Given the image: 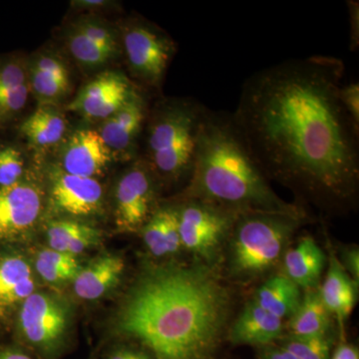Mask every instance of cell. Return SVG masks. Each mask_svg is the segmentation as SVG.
Listing matches in <instances>:
<instances>
[{
    "label": "cell",
    "instance_id": "6da1fadb",
    "mask_svg": "<svg viewBox=\"0 0 359 359\" xmlns=\"http://www.w3.org/2000/svg\"><path fill=\"white\" fill-rule=\"evenodd\" d=\"M346 66L316 55L283 61L245 80L231 114L266 178L330 208L358 195L359 127L340 103Z\"/></svg>",
    "mask_w": 359,
    "mask_h": 359
},
{
    "label": "cell",
    "instance_id": "7a4b0ae2",
    "mask_svg": "<svg viewBox=\"0 0 359 359\" xmlns=\"http://www.w3.org/2000/svg\"><path fill=\"white\" fill-rule=\"evenodd\" d=\"M230 306L212 264H148L123 297L112 332L155 359H216Z\"/></svg>",
    "mask_w": 359,
    "mask_h": 359
},
{
    "label": "cell",
    "instance_id": "3957f363",
    "mask_svg": "<svg viewBox=\"0 0 359 359\" xmlns=\"http://www.w3.org/2000/svg\"><path fill=\"white\" fill-rule=\"evenodd\" d=\"M204 201L244 214L262 212L306 217L299 205L280 199L252 157L231 113L205 108L192 174L182 200Z\"/></svg>",
    "mask_w": 359,
    "mask_h": 359
},
{
    "label": "cell",
    "instance_id": "277c9868",
    "mask_svg": "<svg viewBox=\"0 0 359 359\" xmlns=\"http://www.w3.org/2000/svg\"><path fill=\"white\" fill-rule=\"evenodd\" d=\"M205 108L188 97H162L151 106L143 133V154L139 156L161 185L188 183Z\"/></svg>",
    "mask_w": 359,
    "mask_h": 359
},
{
    "label": "cell",
    "instance_id": "5b68a950",
    "mask_svg": "<svg viewBox=\"0 0 359 359\" xmlns=\"http://www.w3.org/2000/svg\"><path fill=\"white\" fill-rule=\"evenodd\" d=\"M306 217L244 212L230 233L229 268L236 278H254L275 266Z\"/></svg>",
    "mask_w": 359,
    "mask_h": 359
},
{
    "label": "cell",
    "instance_id": "8992f818",
    "mask_svg": "<svg viewBox=\"0 0 359 359\" xmlns=\"http://www.w3.org/2000/svg\"><path fill=\"white\" fill-rule=\"evenodd\" d=\"M13 323L16 344L35 359H60L69 347L74 308L62 295L36 290L21 304Z\"/></svg>",
    "mask_w": 359,
    "mask_h": 359
},
{
    "label": "cell",
    "instance_id": "52a82bcc",
    "mask_svg": "<svg viewBox=\"0 0 359 359\" xmlns=\"http://www.w3.org/2000/svg\"><path fill=\"white\" fill-rule=\"evenodd\" d=\"M118 27L122 58L137 86L159 91L176 54V42L159 26L140 16L123 20Z\"/></svg>",
    "mask_w": 359,
    "mask_h": 359
},
{
    "label": "cell",
    "instance_id": "ba28073f",
    "mask_svg": "<svg viewBox=\"0 0 359 359\" xmlns=\"http://www.w3.org/2000/svg\"><path fill=\"white\" fill-rule=\"evenodd\" d=\"M62 44L66 57L92 76L122 58L119 27L100 14H78L63 28Z\"/></svg>",
    "mask_w": 359,
    "mask_h": 359
},
{
    "label": "cell",
    "instance_id": "9c48e42d",
    "mask_svg": "<svg viewBox=\"0 0 359 359\" xmlns=\"http://www.w3.org/2000/svg\"><path fill=\"white\" fill-rule=\"evenodd\" d=\"M46 210L42 170L30 168L20 183L0 188V249L14 247L29 237Z\"/></svg>",
    "mask_w": 359,
    "mask_h": 359
},
{
    "label": "cell",
    "instance_id": "30bf717a",
    "mask_svg": "<svg viewBox=\"0 0 359 359\" xmlns=\"http://www.w3.org/2000/svg\"><path fill=\"white\" fill-rule=\"evenodd\" d=\"M161 185L153 170L139 156L116 180L113 214L116 228L122 233L141 231L158 209Z\"/></svg>",
    "mask_w": 359,
    "mask_h": 359
},
{
    "label": "cell",
    "instance_id": "8fae6325",
    "mask_svg": "<svg viewBox=\"0 0 359 359\" xmlns=\"http://www.w3.org/2000/svg\"><path fill=\"white\" fill-rule=\"evenodd\" d=\"M176 204L182 245L212 264L241 214L200 200L184 199Z\"/></svg>",
    "mask_w": 359,
    "mask_h": 359
},
{
    "label": "cell",
    "instance_id": "7c38bea8",
    "mask_svg": "<svg viewBox=\"0 0 359 359\" xmlns=\"http://www.w3.org/2000/svg\"><path fill=\"white\" fill-rule=\"evenodd\" d=\"M42 173L46 190L47 212L52 218L85 219L102 215L104 187L99 179L71 175L53 162L44 163Z\"/></svg>",
    "mask_w": 359,
    "mask_h": 359
},
{
    "label": "cell",
    "instance_id": "4fadbf2b",
    "mask_svg": "<svg viewBox=\"0 0 359 359\" xmlns=\"http://www.w3.org/2000/svg\"><path fill=\"white\" fill-rule=\"evenodd\" d=\"M137 87L122 71H102L79 89L66 110L98 125L123 107Z\"/></svg>",
    "mask_w": 359,
    "mask_h": 359
},
{
    "label": "cell",
    "instance_id": "5bb4252c",
    "mask_svg": "<svg viewBox=\"0 0 359 359\" xmlns=\"http://www.w3.org/2000/svg\"><path fill=\"white\" fill-rule=\"evenodd\" d=\"M145 92L137 87L123 107L97 125L96 131L116 161L131 162L139 157V143L151 107Z\"/></svg>",
    "mask_w": 359,
    "mask_h": 359
},
{
    "label": "cell",
    "instance_id": "9a60e30c",
    "mask_svg": "<svg viewBox=\"0 0 359 359\" xmlns=\"http://www.w3.org/2000/svg\"><path fill=\"white\" fill-rule=\"evenodd\" d=\"M27 72L32 96L37 105L62 104L72 94V73L65 52L43 46L27 55Z\"/></svg>",
    "mask_w": 359,
    "mask_h": 359
},
{
    "label": "cell",
    "instance_id": "2e32d148",
    "mask_svg": "<svg viewBox=\"0 0 359 359\" xmlns=\"http://www.w3.org/2000/svg\"><path fill=\"white\" fill-rule=\"evenodd\" d=\"M55 151L56 166L66 173L86 178L104 176L115 161L100 135L90 127L70 131Z\"/></svg>",
    "mask_w": 359,
    "mask_h": 359
},
{
    "label": "cell",
    "instance_id": "e0dca14e",
    "mask_svg": "<svg viewBox=\"0 0 359 359\" xmlns=\"http://www.w3.org/2000/svg\"><path fill=\"white\" fill-rule=\"evenodd\" d=\"M36 287L29 259L14 247L0 249V325L13 323L18 309Z\"/></svg>",
    "mask_w": 359,
    "mask_h": 359
},
{
    "label": "cell",
    "instance_id": "ac0fdd59",
    "mask_svg": "<svg viewBox=\"0 0 359 359\" xmlns=\"http://www.w3.org/2000/svg\"><path fill=\"white\" fill-rule=\"evenodd\" d=\"M30 96L27 55L0 56V127L14 121L23 112Z\"/></svg>",
    "mask_w": 359,
    "mask_h": 359
},
{
    "label": "cell",
    "instance_id": "d6986e66",
    "mask_svg": "<svg viewBox=\"0 0 359 359\" xmlns=\"http://www.w3.org/2000/svg\"><path fill=\"white\" fill-rule=\"evenodd\" d=\"M60 106L37 105L23 120L20 133L39 154L57 149L69 133V123Z\"/></svg>",
    "mask_w": 359,
    "mask_h": 359
},
{
    "label": "cell",
    "instance_id": "ffe728a7",
    "mask_svg": "<svg viewBox=\"0 0 359 359\" xmlns=\"http://www.w3.org/2000/svg\"><path fill=\"white\" fill-rule=\"evenodd\" d=\"M125 261L118 255L104 254L97 257L73 280V290L83 301H97L111 292L121 280Z\"/></svg>",
    "mask_w": 359,
    "mask_h": 359
},
{
    "label": "cell",
    "instance_id": "44dd1931",
    "mask_svg": "<svg viewBox=\"0 0 359 359\" xmlns=\"http://www.w3.org/2000/svg\"><path fill=\"white\" fill-rule=\"evenodd\" d=\"M283 334V320L252 301L245 306L231 327L230 340L237 346L263 347L282 339Z\"/></svg>",
    "mask_w": 359,
    "mask_h": 359
},
{
    "label": "cell",
    "instance_id": "7402d4cb",
    "mask_svg": "<svg viewBox=\"0 0 359 359\" xmlns=\"http://www.w3.org/2000/svg\"><path fill=\"white\" fill-rule=\"evenodd\" d=\"M283 257V276L301 289H318L327 259L313 238H302L294 248L285 250Z\"/></svg>",
    "mask_w": 359,
    "mask_h": 359
},
{
    "label": "cell",
    "instance_id": "603a6c76",
    "mask_svg": "<svg viewBox=\"0 0 359 359\" xmlns=\"http://www.w3.org/2000/svg\"><path fill=\"white\" fill-rule=\"evenodd\" d=\"M330 252L327 273L318 292L330 314L342 323L355 306L358 283L342 268L334 252L332 250Z\"/></svg>",
    "mask_w": 359,
    "mask_h": 359
},
{
    "label": "cell",
    "instance_id": "cb8c5ba5",
    "mask_svg": "<svg viewBox=\"0 0 359 359\" xmlns=\"http://www.w3.org/2000/svg\"><path fill=\"white\" fill-rule=\"evenodd\" d=\"M140 231L146 247L153 256L163 257L177 254L183 245L176 203L159 205Z\"/></svg>",
    "mask_w": 359,
    "mask_h": 359
},
{
    "label": "cell",
    "instance_id": "d4e9b609",
    "mask_svg": "<svg viewBox=\"0 0 359 359\" xmlns=\"http://www.w3.org/2000/svg\"><path fill=\"white\" fill-rule=\"evenodd\" d=\"M49 249L78 256L102 240V231L88 222L69 218H51L47 224Z\"/></svg>",
    "mask_w": 359,
    "mask_h": 359
},
{
    "label": "cell",
    "instance_id": "484cf974",
    "mask_svg": "<svg viewBox=\"0 0 359 359\" xmlns=\"http://www.w3.org/2000/svg\"><path fill=\"white\" fill-rule=\"evenodd\" d=\"M332 316L323 304L318 289L309 290L290 318L289 335L295 337H323L332 334Z\"/></svg>",
    "mask_w": 359,
    "mask_h": 359
},
{
    "label": "cell",
    "instance_id": "4316f807",
    "mask_svg": "<svg viewBox=\"0 0 359 359\" xmlns=\"http://www.w3.org/2000/svg\"><path fill=\"white\" fill-rule=\"evenodd\" d=\"M302 299L301 287L285 276H276L257 289L252 301L264 311L283 320L295 313Z\"/></svg>",
    "mask_w": 359,
    "mask_h": 359
},
{
    "label": "cell",
    "instance_id": "83f0119b",
    "mask_svg": "<svg viewBox=\"0 0 359 359\" xmlns=\"http://www.w3.org/2000/svg\"><path fill=\"white\" fill-rule=\"evenodd\" d=\"M80 269L76 256L49 248L40 250L35 259L36 275L49 285H60L73 282Z\"/></svg>",
    "mask_w": 359,
    "mask_h": 359
},
{
    "label": "cell",
    "instance_id": "f1b7e54d",
    "mask_svg": "<svg viewBox=\"0 0 359 359\" xmlns=\"http://www.w3.org/2000/svg\"><path fill=\"white\" fill-rule=\"evenodd\" d=\"M334 339L332 334L323 337H287L280 346L299 359H330Z\"/></svg>",
    "mask_w": 359,
    "mask_h": 359
},
{
    "label": "cell",
    "instance_id": "f546056e",
    "mask_svg": "<svg viewBox=\"0 0 359 359\" xmlns=\"http://www.w3.org/2000/svg\"><path fill=\"white\" fill-rule=\"evenodd\" d=\"M29 170L20 147L11 144L0 147V188L20 183Z\"/></svg>",
    "mask_w": 359,
    "mask_h": 359
},
{
    "label": "cell",
    "instance_id": "4dcf8cb0",
    "mask_svg": "<svg viewBox=\"0 0 359 359\" xmlns=\"http://www.w3.org/2000/svg\"><path fill=\"white\" fill-rule=\"evenodd\" d=\"M102 359H155L152 353L135 342L120 340L104 351Z\"/></svg>",
    "mask_w": 359,
    "mask_h": 359
},
{
    "label": "cell",
    "instance_id": "1f68e13d",
    "mask_svg": "<svg viewBox=\"0 0 359 359\" xmlns=\"http://www.w3.org/2000/svg\"><path fill=\"white\" fill-rule=\"evenodd\" d=\"M340 103L351 118L354 124L359 127V84L351 82L342 84L339 92Z\"/></svg>",
    "mask_w": 359,
    "mask_h": 359
},
{
    "label": "cell",
    "instance_id": "d6a6232c",
    "mask_svg": "<svg viewBox=\"0 0 359 359\" xmlns=\"http://www.w3.org/2000/svg\"><path fill=\"white\" fill-rule=\"evenodd\" d=\"M349 20V50L358 51L359 47V2L348 0L346 2Z\"/></svg>",
    "mask_w": 359,
    "mask_h": 359
},
{
    "label": "cell",
    "instance_id": "836d02e7",
    "mask_svg": "<svg viewBox=\"0 0 359 359\" xmlns=\"http://www.w3.org/2000/svg\"><path fill=\"white\" fill-rule=\"evenodd\" d=\"M113 1L107 0H74L70 2L71 8L79 13L99 14L117 6Z\"/></svg>",
    "mask_w": 359,
    "mask_h": 359
},
{
    "label": "cell",
    "instance_id": "e575fe53",
    "mask_svg": "<svg viewBox=\"0 0 359 359\" xmlns=\"http://www.w3.org/2000/svg\"><path fill=\"white\" fill-rule=\"evenodd\" d=\"M342 268L346 269L349 276L355 282H359V250L358 248H348L342 252L341 261Z\"/></svg>",
    "mask_w": 359,
    "mask_h": 359
},
{
    "label": "cell",
    "instance_id": "d590c367",
    "mask_svg": "<svg viewBox=\"0 0 359 359\" xmlns=\"http://www.w3.org/2000/svg\"><path fill=\"white\" fill-rule=\"evenodd\" d=\"M259 359H299L297 356L290 353L287 349L280 346H263L259 353Z\"/></svg>",
    "mask_w": 359,
    "mask_h": 359
},
{
    "label": "cell",
    "instance_id": "8d00e7d4",
    "mask_svg": "<svg viewBox=\"0 0 359 359\" xmlns=\"http://www.w3.org/2000/svg\"><path fill=\"white\" fill-rule=\"evenodd\" d=\"M0 359H35L29 351L20 344L0 346Z\"/></svg>",
    "mask_w": 359,
    "mask_h": 359
},
{
    "label": "cell",
    "instance_id": "74e56055",
    "mask_svg": "<svg viewBox=\"0 0 359 359\" xmlns=\"http://www.w3.org/2000/svg\"><path fill=\"white\" fill-rule=\"evenodd\" d=\"M330 359H359L358 348L353 344L344 342L335 348Z\"/></svg>",
    "mask_w": 359,
    "mask_h": 359
}]
</instances>
